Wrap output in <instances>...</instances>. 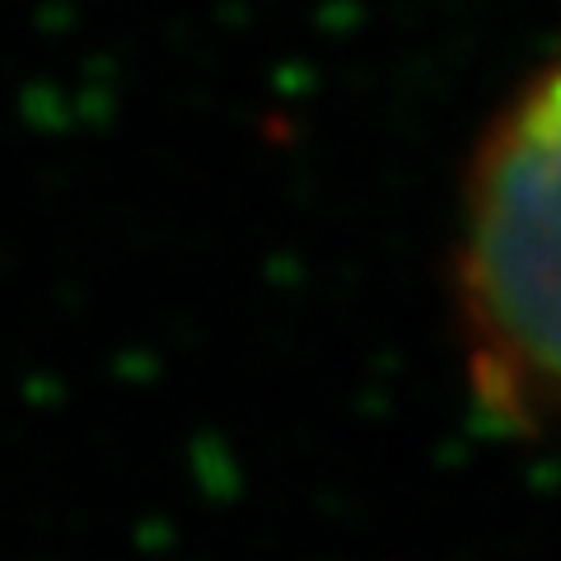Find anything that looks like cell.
I'll return each mask as SVG.
<instances>
[{
  "mask_svg": "<svg viewBox=\"0 0 561 561\" xmlns=\"http://www.w3.org/2000/svg\"><path fill=\"white\" fill-rule=\"evenodd\" d=\"M454 290L482 398L561 431V51L472 154Z\"/></svg>",
  "mask_w": 561,
  "mask_h": 561,
  "instance_id": "cell-1",
  "label": "cell"
}]
</instances>
